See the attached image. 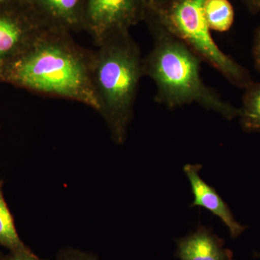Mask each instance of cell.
I'll return each instance as SVG.
<instances>
[{
	"label": "cell",
	"mask_w": 260,
	"mask_h": 260,
	"mask_svg": "<svg viewBox=\"0 0 260 260\" xmlns=\"http://www.w3.org/2000/svg\"><path fill=\"white\" fill-rule=\"evenodd\" d=\"M93 57V51L77 44L71 32L49 27L0 69V83L82 103L99 112Z\"/></svg>",
	"instance_id": "cell-1"
},
{
	"label": "cell",
	"mask_w": 260,
	"mask_h": 260,
	"mask_svg": "<svg viewBox=\"0 0 260 260\" xmlns=\"http://www.w3.org/2000/svg\"><path fill=\"white\" fill-rule=\"evenodd\" d=\"M144 21L153 47L143 58V73L156 85L155 102L169 109L195 103L229 121L239 116L240 109L224 101L204 83L200 74L203 60L198 54L168 31L148 10Z\"/></svg>",
	"instance_id": "cell-2"
},
{
	"label": "cell",
	"mask_w": 260,
	"mask_h": 260,
	"mask_svg": "<svg viewBox=\"0 0 260 260\" xmlns=\"http://www.w3.org/2000/svg\"><path fill=\"white\" fill-rule=\"evenodd\" d=\"M92 76L99 112L113 140L121 145L133 119L143 73V57L129 30L104 39L93 51Z\"/></svg>",
	"instance_id": "cell-3"
},
{
	"label": "cell",
	"mask_w": 260,
	"mask_h": 260,
	"mask_svg": "<svg viewBox=\"0 0 260 260\" xmlns=\"http://www.w3.org/2000/svg\"><path fill=\"white\" fill-rule=\"evenodd\" d=\"M205 1L161 0L148 11L202 60L218 70L234 86L244 89L253 81L250 73L215 43L205 20Z\"/></svg>",
	"instance_id": "cell-4"
},
{
	"label": "cell",
	"mask_w": 260,
	"mask_h": 260,
	"mask_svg": "<svg viewBox=\"0 0 260 260\" xmlns=\"http://www.w3.org/2000/svg\"><path fill=\"white\" fill-rule=\"evenodd\" d=\"M147 0H85L83 30L99 45L116 32L144 21Z\"/></svg>",
	"instance_id": "cell-5"
},
{
	"label": "cell",
	"mask_w": 260,
	"mask_h": 260,
	"mask_svg": "<svg viewBox=\"0 0 260 260\" xmlns=\"http://www.w3.org/2000/svg\"><path fill=\"white\" fill-rule=\"evenodd\" d=\"M49 27L31 5L0 10V69Z\"/></svg>",
	"instance_id": "cell-6"
},
{
	"label": "cell",
	"mask_w": 260,
	"mask_h": 260,
	"mask_svg": "<svg viewBox=\"0 0 260 260\" xmlns=\"http://www.w3.org/2000/svg\"><path fill=\"white\" fill-rule=\"evenodd\" d=\"M200 164H186L184 172L190 184L194 200L191 208L202 207L218 217L230 232L233 239H237L245 232L246 225H242L234 218L226 203L215 189L207 184L200 175Z\"/></svg>",
	"instance_id": "cell-7"
},
{
	"label": "cell",
	"mask_w": 260,
	"mask_h": 260,
	"mask_svg": "<svg viewBox=\"0 0 260 260\" xmlns=\"http://www.w3.org/2000/svg\"><path fill=\"white\" fill-rule=\"evenodd\" d=\"M177 255L180 260H233V252L223 241L203 225L178 239Z\"/></svg>",
	"instance_id": "cell-8"
},
{
	"label": "cell",
	"mask_w": 260,
	"mask_h": 260,
	"mask_svg": "<svg viewBox=\"0 0 260 260\" xmlns=\"http://www.w3.org/2000/svg\"><path fill=\"white\" fill-rule=\"evenodd\" d=\"M49 25L70 32L83 30L85 0H30Z\"/></svg>",
	"instance_id": "cell-9"
},
{
	"label": "cell",
	"mask_w": 260,
	"mask_h": 260,
	"mask_svg": "<svg viewBox=\"0 0 260 260\" xmlns=\"http://www.w3.org/2000/svg\"><path fill=\"white\" fill-rule=\"evenodd\" d=\"M240 124L246 133H260V82L252 81L244 89Z\"/></svg>",
	"instance_id": "cell-10"
},
{
	"label": "cell",
	"mask_w": 260,
	"mask_h": 260,
	"mask_svg": "<svg viewBox=\"0 0 260 260\" xmlns=\"http://www.w3.org/2000/svg\"><path fill=\"white\" fill-rule=\"evenodd\" d=\"M205 20L210 30L226 32L234 22V10L229 0H205Z\"/></svg>",
	"instance_id": "cell-11"
},
{
	"label": "cell",
	"mask_w": 260,
	"mask_h": 260,
	"mask_svg": "<svg viewBox=\"0 0 260 260\" xmlns=\"http://www.w3.org/2000/svg\"><path fill=\"white\" fill-rule=\"evenodd\" d=\"M3 181L0 180V245L10 251L26 249L28 247L22 242L15 229L14 219L3 194Z\"/></svg>",
	"instance_id": "cell-12"
},
{
	"label": "cell",
	"mask_w": 260,
	"mask_h": 260,
	"mask_svg": "<svg viewBox=\"0 0 260 260\" xmlns=\"http://www.w3.org/2000/svg\"><path fill=\"white\" fill-rule=\"evenodd\" d=\"M3 260H44L38 257L37 255L31 252V251L26 248L22 250L10 251L9 255L6 256Z\"/></svg>",
	"instance_id": "cell-13"
},
{
	"label": "cell",
	"mask_w": 260,
	"mask_h": 260,
	"mask_svg": "<svg viewBox=\"0 0 260 260\" xmlns=\"http://www.w3.org/2000/svg\"><path fill=\"white\" fill-rule=\"evenodd\" d=\"M252 56L254 68L260 73V25L254 32L252 46Z\"/></svg>",
	"instance_id": "cell-14"
},
{
	"label": "cell",
	"mask_w": 260,
	"mask_h": 260,
	"mask_svg": "<svg viewBox=\"0 0 260 260\" xmlns=\"http://www.w3.org/2000/svg\"><path fill=\"white\" fill-rule=\"evenodd\" d=\"M58 260H97L92 254L76 250L64 251Z\"/></svg>",
	"instance_id": "cell-15"
},
{
	"label": "cell",
	"mask_w": 260,
	"mask_h": 260,
	"mask_svg": "<svg viewBox=\"0 0 260 260\" xmlns=\"http://www.w3.org/2000/svg\"><path fill=\"white\" fill-rule=\"evenodd\" d=\"M30 4V0H0V10Z\"/></svg>",
	"instance_id": "cell-16"
},
{
	"label": "cell",
	"mask_w": 260,
	"mask_h": 260,
	"mask_svg": "<svg viewBox=\"0 0 260 260\" xmlns=\"http://www.w3.org/2000/svg\"><path fill=\"white\" fill-rule=\"evenodd\" d=\"M250 11L254 13L260 12V0H253L252 6H251Z\"/></svg>",
	"instance_id": "cell-17"
},
{
	"label": "cell",
	"mask_w": 260,
	"mask_h": 260,
	"mask_svg": "<svg viewBox=\"0 0 260 260\" xmlns=\"http://www.w3.org/2000/svg\"><path fill=\"white\" fill-rule=\"evenodd\" d=\"M160 1H161V0H147L148 8H152V7L155 6V5L160 3Z\"/></svg>",
	"instance_id": "cell-18"
},
{
	"label": "cell",
	"mask_w": 260,
	"mask_h": 260,
	"mask_svg": "<svg viewBox=\"0 0 260 260\" xmlns=\"http://www.w3.org/2000/svg\"><path fill=\"white\" fill-rule=\"evenodd\" d=\"M241 1L248 7L249 10H251V6H252L253 0H241Z\"/></svg>",
	"instance_id": "cell-19"
},
{
	"label": "cell",
	"mask_w": 260,
	"mask_h": 260,
	"mask_svg": "<svg viewBox=\"0 0 260 260\" xmlns=\"http://www.w3.org/2000/svg\"><path fill=\"white\" fill-rule=\"evenodd\" d=\"M253 256H254V258H257V259H260V253L259 252H255L254 253V254H253Z\"/></svg>",
	"instance_id": "cell-20"
},
{
	"label": "cell",
	"mask_w": 260,
	"mask_h": 260,
	"mask_svg": "<svg viewBox=\"0 0 260 260\" xmlns=\"http://www.w3.org/2000/svg\"><path fill=\"white\" fill-rule=\"evenodd\" d=\"M0 260H3V259H2L1 258H0Z\"/></svg>",
	"instance_id": "cell-21"
}]
</instances>
